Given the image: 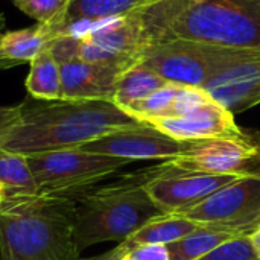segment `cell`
Listing matches in <instances>:
<instances>
[{
	"label": "cell",
	"mask_w": 260,
	"mask_h": 260,
	"mask_svg": "<svg viewBox=\"0 0 260 260\" xmlns=\"http://www.w3.org/2000/svg\"><path fill=\"white\" fill-rule=\"evenodd\" d=\"M15 8L38 24L55 27L58 32L67 20L70 0H11Z\"/></svg>",
	"instance_id": "obj_22"
},
{
	"label": "cell",
	"mask_w": 260,
	"mask_h": 260,
	"mask_svg": "<svg viewBox=\"0 0 260 260\" xmlns=\"http://www.w3.org/2000/svg\"><path fill=\"white\" fill-rule=\"evenodd\" d=\"M248 238H250V241H251V244H253V248H254L257 257L260 259V224H257V225L248 233Z\"/></svg>",
	"instance_id": "obj_26"
},
{
	"label": "cell",
	"mask_w": 260,
	"mask_h": 260,
	"mask_svg": "<svg viewBox=\"0 0 260 260\" xmlns=\"http://www.w3.org/2000/svg\"><path fill=\"white\" fill-rule=\"evenodd\" d=\"M0 186L3 200L41 195L26 155L0 149Z\"/></svg>",
	"instance_id": "obj_19"
},
{
	"label": "cell",
	"mask_w": 260,
	"mask_h": 260,
	"mask_svg": "<svg viewBox=\"0 0 260 260\" xmlns=\"http://www.w3.org/2000/svg\"><path fill=\"white\" fill-rule=\"evenodd\" d=\"M200 225L201 224L177 213H161L142 225L116 248L108 251V254L116 256L137 245H169L189 235Z\"/></svg>",
	"instance_id": "obj_15"
},
{
	"label": "cell",
	"mask_w": 260,
	"mask_h": 260,
	"mask_svg": "<svg viewBox=\"0 0 260 260\" xmlns=\"http://www.w3.org/2000/svg\"><path fill=\"white\" fill-rule=\"evenodd\" d=\"M180 87H181L180 84L168 82L165 87L155 90L148 98L128 107L125 110V113L143 123H148L155 119L169 117L172 113V107H174V102H175Z\"/></svg>",
	"instance_id": "obj_20"
},
{
	"label": "cell",
	"mask_w": 260,
	"mask_h": 260,
	"mask_svg": "<svg viewBox=\"0 0 260 260\" xmlns=\"http://www.w3.org/2000/svg\"><path fill=\"white\" fill-rule=\"evenodd\" d=\"M3 203V189H2V186H0V204Z\"/></svg>",
	"instance_id": "obj_27"
},
{
	"label": "cell",
	"mask_w": 260,
	"mask_h": 260,
	"mask_svg": "<svg viewBox=\"0 0 260 260\" xmlns=\"http://www.w3.org/2000/svg\"><path fill=\"white\" fill-rule=\"evenodd\" d=\"M41 195L75 197L96 187L131 161L78 148L26 155Z\"/></svg>",
	"instance_id": "obj_6"
},
{
	"label": "cell",
	"mask_w": 260,
	"mask_h": 260,
	"mask_svg": "<svg viewBox=\"0 0 260 260\" xmlns=\"http://www.w3.org/2000/svg\"><path fill=\"white\" fill-rule=\"evenodd\" d=\"M260 49H236L195 40L172 38L151 44L140 62L169 82L204 88L221 72L247 59Z\"/></svg>",
	"instance_id": "obj_5"
},
{
	"label": "cell",
	"mask_w": 260,
	"mask_h": 260,
	"mask_svg": "<svg viewBox=\"0 0 260 260\" xmlns=\"http://www.w3.org/2000/svg\"><path fill=\"white\" fill-rule=\"evenodd\" d=\"M0 260H84L75 241V198L3 200Z\"/></svg>",
	"instance_id": "obj_2"
},
{
	"label": "cell",
	"mask_w": 260,
	"mask_h": 260,
	"mask_svg": "<svg viewBox=\"0 0 260 260\" xmlns=\"http://www.w3.org/2000/svg\"><path fill=\"white\" fill-rule=\"evenodd\" d=\"M168 82L169 81L161 78L157 72L139 61L120 75L113 102L125 111L133 104L148 98L155 90L165 87Z\"/></svg>",
	"instance_id": "obj_17"
},
{
	"label": "cell",
	"mask_w": 260,
	"mask_h": 260,
	"mask_svg": "<svg viewBox=\"0 0 260 260\" xmlns=\"http://www.w3.org/2000/svg\"><path fill=\"white\" fill-rule=\"evenodd\" d=\"M204 90L233 114L260 104V50L221 72Z\"/></svg>",
	"instance_id": "obj_12"
},
{
	"label": "cell",
	"mask_w": 260,
	"mask_h": 260,
	"mask_svg": "<svg viewBox=\"0 0 260 260\" xmlns=\"http://www.w3.org/2000/svg\"><path fill=\"white\" fill-rule=\"evenodd\" d=\"M146 172L75 195V241L81 251L104 242H123L161 215L145 187Z\"/></svg>",
	"instance_id": "obj_3"
},
{
	"label": "cell",
	"mask_w": 260,
	"mask_h": 260,
	"mask_svg": "<svg viewBox=\"0 0 260 260\" xmlns=\"http://www.w3.org/2000/svg\"><path fill=\"white\" fill-rule=\"evenodd\" d=\"M184 145V142H178L166 136L152 125L140 123L137 126L119 129L101 139L84 143L78 146V149L108 157H117L133 163L139 160L166 161L178 155Z\"/></svg>",
	"instance_id": "obj_10"
},
{
	"label": "cell",
	"mask_w": 260,
	"mask_h": 260,
	"mask_svg": "<svg viewBox=\"0 0 260 260\" xmlns=\"http://www.w3.org/2000/svg\"><path fill=\"white\" fill-rule=\"evenodd\" d=\"M58 37V30L44 24L0 32V69L32 62Z\"/></svg>",
	"instance_id": "obj_14"
},
{
	"label": "cell",
	"mask_w": 260,
	"mask_h": 260,
	"mask_svg": "<svg viewBox=\"0 0 260 260\" xmlns=\"http://www.w3.org/2000/svg\"><path fill=\"white\" fill-rule=\"evenodd\" d=\"M259 165L260 142L250 133L244 137L189 142L178 155L160 163L175 171L236 177L259 174Z\"/></svg>",
	"instance_id": "obj_7"
},
{
	"label": "cell",
	"mask_w": 260,
	"mask_h": 260,
	"mask_svg": "<svg viewBox=\"0 0 260 260\" xmlns=\"http://www.w3.org/2000/svg\"><path fill=\"white\" fill-rule=\"evenodd\" d=\"M143 0H70L67 9V20L78 18H108L128 14L136 9Z\"/></svg>",
	"instance_id": "obj_21"
},
{
	"label": "cell",
	"mask_w": 260,
	"mask_h": 260,
	"mask_svg": "<svg viewBox=\"0 0 260 260\" xmlns=\"http://www.w3.org/2000/svg\"><path fill=\"white\" fill-rule=\"evenodd\" d=\"M241 235L248 233H244L238 229L204 224L166 247L171 260H198L215 250L222 242Z\"/></svg>",
	"instance_id": "obj_16"
},
{
	"label": "cell",
	"mask_w": 260,
	"mask_h": 260,
	"mask_svg": "<svg viewBox=\"0 0 260 260\" xmlns=\"http://www.w3.org/2000/svg\"><path fill=\"white\" fill-rule=\"evenodd\" d=\"M145 187L161 213L180 215L218 189L235 181L236 175H215L168 169L160 165L145 169Z\"/></svg>",
	"instance_id": "obj_9"
},
{
	"label": "cell",
	"mask_w": 260,
	"mask_h": 260,
	"mask_svg": "<svg viewBox=\"0 0 260 260\" xmlns=\"http://www.w3.org/2000/svg\"><path fill=\"white\" fill-rule=\"evenodd\" d=\"M140 123L110 101L23 102L18 120L0 139V149L30 155L78 148Z\"/></svg>",
	"instance_id": "obj_1"
},
{
	"label": "cell",
	"mask_w": 260,
	"mask_h": 260,
	"mask_svg": "<svg viewBox=\"0 0 260 260\" xmlns=\"http://www.w3.org/2000/svg\"><path fill=\"white\" fill-rule=\"evenodd\" d=\"M259 174L236 178L180 215L201 225H221L250 233L260 224Z\"/></svg>",
	"instance_id": "obj_8"
},
{
	"label": "cell",
	"mask_w": 260,
	"mask_h": 260,
	"mask_svg": "<svg viewBox=\"0 0 260 260\" xmlns=\"http://www.w3.org/2000/svg\"><path fill=\"white\" fill-rule=\"evenodd\" d=\"M20 114H21V104L12 107H0V139L11 126H14Z\"/></svg>",
	"instance_id": "obj_25"
},
{
	"label": "cell",
	"mask_w": 260,
	"mask_h": 260,
	"mask_svg": "<svg viewBox=\"0 0 260 260\" xmlns=\"http://www.w3.org/2000/svg\"><path fill=\"white\" fill-rule=\"evenodd\" d=\"M128 67L96 64L81 59L61 62L64 101H110L116 91L120 75Z\"/></svg>",
	"instance_id": "obj_13"
},
{
	"label": "cell",
	"mask_w": 260,
	"mask_h": 260,
	"mask_svg": "<svg viewBox=\"0 0 260 260\" xmlns=\"http://www.w3.org/2000/svg\"><path fill=\"white\" fill-rule=\"evenodd\" d=\"M158 131L178 142H201L224 137H244V131L235 120V114L213 98L203 107L178 117H163L148 122Z\"/></svg>",
	"instance_id": "obj_11"
},
{
	"label": "cell",
	"mask_w": 260,
	"mask_h": 260,
	"mask_svg": "<svg viewBox=\"0 0 260 260\" xmlns=\"http://www.w3.org/2000/svg\"><path fill=\"white\" fill-rule=\"evenodd\" d=\"M84 260H96V259H94V257H93V259H84Z\"/></svg>",
	"instance_id": "obj_29"
},
{
	"label": "cell",
	"mask_w": 260,
	"mask_h": 260,
	"mask_svg": "<svg viewBox=\"0 0 260 260\" xmlns=\"http://www.w3.org/2000/svg\"><path fill=\"white\" fill-rule=\"evenodd\" d=\"M259 175H260V174H259Z\"/></svg>",
	"instance_id": "obj_30"
},
{
	"label": "cell",
	"mask_w": 260,
	"mask_h": 260,
	"mask_svg": "<svg viewBox=\"0 0 260 260\" xmlns=\"http://www.w3.org/2000/svg\"><path fill=\"white\" fill-rule=\"evenodd\" d=\"M172 38L260 49V0H203L183 12L160 41Z\"/></svg>",
	"instance_id": "obj_4"
},
{
	"label": "cell",
	"mask_w": 260,
	"mask_h": 260,
	"mask_svg": "<svg viewBox=\"0 0 260 260\" xmlns=\"http://www.w3.org/2000/svg\"><path fill=\"white\" fill-rule=\"evenodd\" d=\"M198 260H260L248 235H241L218 245Z\"/></svg>",
	"instance_id": "obj_23"
},
{
	"label": "cell",
	"mask_w": 260,
	"mask_h": 260,
	"mask_svg": "<svg viewBox=\"0 0 260 260\" xmlns=\"http://www.w3.org/2000/svg\"><path fill=\"white\" fill-rule=\"evenodd\" d=\"M96 260H171L169 251L166 245H137L133 247L120 254L111 256L108 253H104Z\"/></svg>",
	"instance_id": "obj_24"
},
{
	"label": "cell",
	"mask_w": 260,
	"mask_h": 260,
	"mask_svg": "<svg viewBox=\"0 0 260 260\" xmlns=\"http://www.w3.org/2000/svg\"><path fill=\"white\" fill-rule=\"evenodd\" d=\"M3 23H5V17H3V15L0 14V27L3 26Z\"/></svg>",
	"instance_id": "obj_28"
},
{
	"label": "cell",
	"mask_w": 260,
	"mask_h": 260,
	"mask_svg": "<svg viewBox=\"0 0 260 260\" xmlns=\"http://www.w3.org/2000/svg\"><path fill=\"white\" fill-rule=\"evenodd\" d=\"M26 90L35 101H61V64L47 47L32 62L26 78Z\"/></svg>",
	"instance_id": "obj_18"
}]
</instances>
